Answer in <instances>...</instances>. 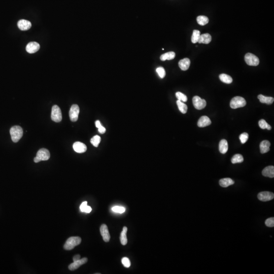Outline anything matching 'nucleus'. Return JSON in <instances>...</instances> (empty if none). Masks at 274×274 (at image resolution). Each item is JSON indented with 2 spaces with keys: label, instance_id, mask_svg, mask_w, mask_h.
Listing matches in <instances>:
<instances>
[{
  "label": "nucleus",
  "instance_id": "nucleus-1",
  "mask_svg": "<svg viewBox=\"0 0 274 274\" xmlns=\"http://www.w3.org/2000/svg\"><path fill=\"white\" fill-rule=\"evenodd\" d=\"M10 133L12 141L14 143L17 142L23 137V129L20 126H14L11 128Z\"/></svg>",
  "mask_w": 274,
  "mask_h": 274
},
{
  "label": "nucleus",
  "instance_id": "nucleus-2",
  "mask_svg": "<svg viewBox=\"0 0 274 274\" xmlns=\"http://www.w3.org/2000/svg\"><path fill=\"white\" fill-rule=\"evenodd\" d=\"M81 242V239L79 237H72L66 242L64 248L66 250H72Z\"/></svg>",
  "mask_w": 274,
  "mask_h": 274
},
{
  "label": "nucleus",
  "instance_id": "nucleus-3",
  "mask_svg": "<svg viewBox=\"0 0 274 274\" xmlns=\"http://www.w3.org/2000/svg\"><path fill=\"white\" fill-rule=\"evenodd\" d=\"M50 157V152L48 150L46 149L42 148L37 152L36 156L34 158V161L36 163H38L41 161H47Z\"/></svg>",
  "mask_w": 274,
  "mask_h": 274
},
{
  "label": "nucleus",
  "instance_id": "nucleus-4",
  "mask_svg": "<svg viewBox=\"0 0 274 274\" xmlns=\"http://www.w3.org/2000/svg\"><path fill=\"white\" fill-rule=\"evenodd\" d=\"M246 101L245 98L239 96L234 97L233 98H232L230 103V107L233 109L243 107L246 106Z\"/></svg>",
  "mask_w": 274,
  "mask_h": 274
},
{
  "label": "nucleus",
  "instance_id": "nucleus-5",
  "mask_svg": "<svg viewBox=\"0 0 274 274\" xmlns=\"http://www.w3.org/2000/svg\"><path fill=\"white\" fill-rule=\"evenodd\" d=\"M52 119L53 121L56 123H59L62 119V111L59 106L55 105L52 108Z\"/></svg>",
  "mask_w": 274,
  "mask_h": 274
},
{
  "label": "nucleus",
  "instance_id": "nucleus-6",
  "mask_svg": "<svg viewBox=\"0 0 274 274\" xmlns=\"http://www.w3.org/2000/svg\"><path fill=\"white\" fill-rule=\"evenodd\" d=\"M245 61L248 65L251 66H257L259 64L258 58L256 55L251 53L246 54L245 55Z\"/></svg>",
  "mask_w": 274,
  "mask_h": 274
},
{
  "label": "nucleus",
  "instance_id": "nucleus-7",
  "mask_svg": "<svg viewBox=\"0 0 274 274\" xmlns=\"http://www.w3.org/2000/svg\"><path fill=\"white\" fill-rule=\"evenodd\" d=\"M80 109L79 106L77 105H73L70 108L69 111V116L70 120L73 122H76L77 121L79 116Z\"/></svg>",
  "mask_w": 274,
  "mask_h": 274
},
{
  "label": "nucleus",
  "instance_id": "nucleus-8",
  "mask_svg": "<svg viewBox=\"0 0 274 274\" xmlns=\"http://www.w3.org/2000/svg\"><path fill=\"white\" fill-rule=\"evenodd\" d=\"M192 103L195 109L201 110L206 106L207 103L204 99H201L198 96H194L192 98Z\"/></svg>",
  "mask_w": 274,
  "mask_h": 274
},
{
  "label": "nucleus",
  "instance_id": "nucleus-9",
  "mask_svg": "<svg viewBox=\"0 0 274 274\" xmlns=\"http://www.w3.org/2000/svg\"><path fill=\"white\" fill-rule=\"evenodd\" d=\"M258 200L261 201H267L273 200L274 194L273 192L269 191H262L258 194Z\"/></svg>",
  "mask_w": 274,
  "mask_h": 274
},
{
  "label": "nucleus",
  "instance_id": "nucleus-10",
  "mask_svg": "<svg viewBox=\"0 0 274 274\" xmlns=\"http://www.w3.org/2000/svg\"><path fill=\"white\" fill-rule=\"evenodd\" d=\"M100 233L103 237V240L105 242H108L110 239V235L107 226L106 224H103L100 227Z\"/></svg>",
  "mask_w": 274,
  "mask_h": 274
},
{
  "label": "nucleus",
  "instance_id": "nucleus-11",
  "mask_svg": "<svg viewBox=\"0 0 274 274\" xmlns=\"http://www.w3.org/2000/svg\"><path fill=\"white\" fill-rule=\"evenodd\" d=\"M88 261V259L87 258H83L82 259H80L78 261L74 262L72 264H70L69 265V269L70 271H74V270L79 268L81 265H84V264H86Z\"/></svg>",
  "mask_w": 274,
  "mask_h": 274
},
{
  "label": "nucleus",
  "instance_id": "nucleus-12",
  "mask_svg": "<svg viewBox=\"0 0 274 274\" xmlns=\"http://www.w3.org/2000/svg\"><path fill=\"white\" fill-rule=\"evenodd\" d=\"M40 48V46L38 43L32 42L28 43L26 46V50L29 53H34L38 52Z\"/></svg>",
  "mask_w": 274,
  "mask_h": 274
},
{
  "label": "nucleus",
  "instance_id": "nucleus-13",
  "mask_svg": "<svg viewBox=\"0 0 274 274\" xmlns=\"http://www.w3.org/2000/svg\"><path fill=\"white\" fill-rule=\"evenodd\" d=\"M17 26L20 30H27L32 27V23L27 20H21L18 21Z\"/></svg>",
  "mask_w": 274,
  "mask_h": 274
},
{
  "label": "nucleus",
  "instance_id": "nucleus-14",
  "mask_svg": "<svg viewBox=\"0 0 274 274\" xmlns=\"http://www.w3.org/2000/svg\"><path fill=\"white\" fill-rule=\"evenodd\" d=\"M73 149L75 151L79 153L85 152L87 150V146L83 143L76 142L74 143L73 146Z\"/></svg>",
  "mask_w": 274,
  "mask_h": 274
},
{
  "label": "nucleus",
  "instance_id": "nucleus-15",
  "mask_svg": "<svg viewBox=\"0 0 274 274\" xmlns=\"http://www.w3.org/2000/svg\"><path fill=\"white\" fill-rule=\"evenodd\" d=\"M211 124V121L208 117L203 116L198 120L197 126L198 127H204L209 126Z\"/></svg>",
  "mask_w": 274,
  "mask_h": 274
},
{
  "label": "nucleus",
  "instance_id": "nucleus-16",
  "mask_svg": "<svg viewBox=\"0 0 274 274\" xmlns=\"http://www.w3.org/2000/svg\"><path fill=\"white\" fill-rule=\"evenodd\" d=\"M262 174L265 177H267L274 178V167L271 165L268 166L264 169L262 172Z\"/></svg>",
  "mask_w": 274,
  "mask_h": 274
},
{
  "label": "nucleus",
  "instance_id": "nucleus-17",
  "mask_svg": "<svg viewBox=\"0 0 274 274\" xmlns=\"http://www.w3.org/2000/svg\"><path fill=\"white\" fill-rule=\"evenodd\" d=\"M178 65H179L180 68L182 71H186L189 69V66L190 65V61L188 58H185L184 59H181L179 61Z\"/></svg>",
  "mask_w": 274,
  "mask_h": 274
},
{
  "label": "nucleus",
  "instance_id": "nucleus-18",
  "mask_svg": "<svg viewBox=\"0 0 274 274\" xmlns=\"http://www.w3.org/2000/svg\"><path fill=\"white\" fill-rule=\"evenodd\" d=\"M271 146V143L268 140H264L262 141L260 144L259 147L261 152L262 154L267 153L270 151V147Z\"/></svg>",
  "mask_w": 274,
  "mask_h": 274
},
{
  "label": "nucleus",
  "instance_id": "nucleus-19",
  "mask_svg": "<svg viewBox=\"0 0 274 274\" xmlns=\"http://www.w3.org/2000/svg\"><path fill=\"white\" fill-rule=\"evenodd\" d=\"M212 40V37L209 34H204L200 36V39L198 40L199 43L208 44L210 43Z\"/></svg>",
  "mask_w": 274,
  "mask_h": 274
},
{
  "label": "nucleus",
  "instance_id": "nucleus-20",
  "mask_svg": "<svg viewBox=\"0 0 274 274\" xmlns=\"http://www.w3.org/2000/svg\"><path fill=\"white\" fill-rule=\"evenodd\" d=\"M228 148L229 146L227 141L225 139L221 140L219 144V150L220 153L225 154L228 151Z\"/></svg>",
  "mask_w": 274,
  "mask_h": 274
},
{
  "label": "nucleus",
  "instance_id": "nucleus-21",
  "mask_svg": "<svg viewBox=\"0 0 274 274\" xmlns=\"http://www.w3.org/2000/svg\"><path fill=\"white\" fill-rule=\"evenodd\" d=\"M235 183L234 181L230 178H226L220 180L219 184L222 187H227Z\"/></svg>",
  "mask_w": 274,
  "mask_h": 274
},
{
  "label": "nucleus",
  "instance_id": "nucleus-22",
  "mask_svg": "<svg viewBox=\"0 0 274 274\" xmlns=\"http://www.w3.org/2000/svg\"><path fill=\"white\" fill-rule=\"evenodd\" d=\"M258 98L261 103H265L268 105L272 104L274 102V98L272 97H265L262 94L258 95Z\"/></svg>",
  "mask_w": 274,
  "mask_h": 274
},
{
  "label": "nucleus",
  "instance_id": "nucleus-23",
  "mask_svg": "<svg viewBox=\"0 0 274 274\" xmlns=\"http://www.w3.org/2000/svg\"><path fill=\"white\" fill-rule=\"evenodd\" d=\"M127 228L126 226H124L123 228V231L120 233V240L121 244L123 245H126L127 244V236H126V233H127Z\"/></svg>",
  "mask_w": 274,
  "mask_h": 274
},
{
  "label": "nucleus",
  "instance_id": "nucleus-24",
  "mask_svg": "<svg viewBox=\"0 0 274 274\" xmlns=\"http://www.w3.org/2000/svg\"><path fill=\"white\" fill-rule=\"evenodd\" d=\"M175 53L174 52H170L167 53H164L161 55L160 59L161 61H165V60H172L175 57Z\"/></svg>",
  "mask_w": 274,
  "mask_h": 274
},
{
  "label": "nucleus",
  "instance_id": "nucleus-25",
  "mask_svg": "<svg viewBox=\"0 0 274 274\" xmlns=\"http://www.w3.org/2000/svg\"><path fill=\"white\" fill-rule=\"evenodd\" d=\"M219 79L222 82H224L225 84H232L233 82V78L229 75L226 74H221L219 75Z\"/></svg>",
  "mask_w": 274,
  "mask_h": 274
},
{
  "label": "nucleus",
  "instance_id": "nucleus-26",
  "mask_svg": "<svg viewBox=\"0 0 274 274\" xmlns=\"http://www.w3.org/2000/svg\"><path fill=\"white\" fill-rule=\"evenodd\" d=\"M197 22L201 26H205L209 23V18L204 15L198 16L197 18Z\"/></svg>",
  "mask_w": 274,
  "mask_h": 274
},
{
  "label": "nucleus",
  "instance_id": "nucleus-27",
  "mask_svg": "<svg viewBox=\"0 0 274 274\" xmlns=\"http://www.w3.org/2000/svg\"><path fill=\"white\" fill-rule=\"evenodd\" d=\"M177 105L178 107L179 108V110L182 113H186L188 109L187 106L184 103L179 100H178L177 101Z\"/></svg>",
  "mask_w": 274,
  "mask_h": 274
},
{
  "label": "nucleus",
  "instance_id": "nucleus-28",
  "mask_svg": "<svg viewBox=\"0 0 274 274\" xmlns=\"http://www.w3.org/2000/svg\"><path fill=\"white\" fill-rule=\"evenodd\" d=\"M244 161L243 156L240 154H237L235 155L231 159V162L233 164L237 163H241Z\"/></svg>",
  "mask_w": 274,
  "mask_h": 274
},
{
  "label": "nucleus",
  "instance_id": "nucleus-29",
  "mask_svg": "<svg viewBox=\"0 0 274 274\" xmlns=\"http://www.w3.org/2000/svg\"><path fill=\"white\" fill-rule=\"evenodd\" d=\"M200 36H201V33L199 30H194L192 37H191V42L192 43L195 44L196 43L198 42Z\"/></svg>",
  "mask_w": 274,
  "mask_h": 274
},
{
  "label": "nucleus",
  "instance_id": "nucleus-30",
  "mask_svg": "<svg viewBox=\"0 0 274 274\" xmlns=\"http://www.w3.org/2000/svg\"><path fill=\"white\" fill-rule=\"evenodd\" d=\"M258 124H259V127H261V129H267L268 130H271L272 129L271 126H270V124H269L265 121V120H260L258 122Z\"/></svg>",
  "mask_w": 274,
  "mask_h": 274
},
{
  "label": "nucleus",
  "instance_id": "nucleus-31",
  "mask_svg": "<svg viewBox=\"0 0 274 274\" xmlns=\"http://www.w3.org/2000/svg\"><path fill=\"white\" fill-rule=\"evenodd\" d=\"M101 141V138L98 135H96L93 137L91 140V142L94 147H98V145L100 144Z\"/></svg>",
  "mask_w": 274,
  "mask_h": 274
},
{
  "label": "nucleus",
  "instance_id": "nucleus-32",
  "mask_svg": "<svg viewBox=\"0 0 274 274\" xmlns=\"http://www.w3.org/2000/svg\"><path fill=\"white\" fill-rule=\"evenodd\" d=\"M176 97L179 100L182 102H186L187 101V97L184 94L181 92H177L176 93Z\"/></svg>",
  "mask_w": 274,
  "mask_h": 274
},
{
  "label": "nucleus",
  "instance_id": "nucleus-33",
  "mask_svg": "<svg viewBox=\"0 0 274 274\" xmlns=\"http://www.w3.org/2000/svg\"><path fill=\"white\" fill-rule=\"evenodd\" d=\"M156 72L161 78H164L165 76V70L163 67H158L156 69Z\"/></svg>",
  "mask_w": 274,
  "mask_h": 274
},
{
  "label": "nucleus",
  "instance_id": "nucleus-34",
  "mask_svg": "<svg viewBox=\"0 0 274 274\" xmlns=\"http://www.w3.org/2000/svg\"><path fill=\"white\" fill-rule=\"evenodd\" d=\"M248 138L249 135L246 133H243L240 135L239 136L240 140L241 141V143H242V144L245 143L248 139Z\"/></svg>",
  "mask_w": 274,
  "mask_h": 274
},
{
  "label": "nucleus",
  "instance_id": "nucleus-35",
  "mask_svg": "<svg viewBox=\"0 0 274 274\" xmlns=\"http://www.w3.org/2000/svg\"><path fill=\"white\" fill-rule=\"evenodd\" d=\"M112 211L114 212L119 213H123L126 211V208L123 207H120V206H115L114 207L112 208Z\"/></svg>",
  "mask_w": 274,
  "mask_h": 274
},
{
  "label": "nucleus",
  "instance_id": "nucleus-36",
  "mask_svg": "<svg viewBox=\"0 0 274 274\" xmlns=\"http://www.w3.org/2000/svg\"><path fill=\"white\" fill-rule=\"evenodd\" d=\"M265 224L268 227H272L274 226V218L271 217L267 219L265 221Z\"/></svg>",
  "mask_w": 274,
  "mask_h": 274
},
{
  "label": "nucleus",
  "instance_id": "nucleus-37",
  "mask_svg": "<svg viewBox=\"0 0 274 274\" xmlns=\"http://www.w3.org/2000/svg\"><path fill=\"white\" fill-rule=\"evenodd\" d=\"M121 262H122V263H123V265H124V267H126V268H129V267L130 266V260H129V258H123L122 260H121Z\"/></svg>",
  "mask_w": 274,
  "mask_h": 274
},
{
  "label": "nucleus",
  "instance_id": "nucleus-38",
  "mask_svg": "<svg viewBox=\"0 0 274 274\" xmlns=\"http://www.w3.org/2000/svg\"><path fill=\"white\" fill-rule=\"evenodd\" d=\"M87 201H84V202H83L82 203V204L80 206V209L81 212H84V209H85L86 207L87 206Z\"/></svg>",
  "mask_w": 274,
  "mask_h": 274
},
{
  "label": "nucleus",
  "instance_id": "nucleus-39",
  "mask_svg": "<svg viewBox=\"0 0 274 274\" xmlns=\"http://www.w3.org/2000/svg\"><path fill=\"white\" fill-rule=\"evenodd\" d=\"M98 130L100 133H104L106 132V129L104 126H101L100 127H98Z\"/></svg>",
  "mask_w": 274,
  "mask_h": 274
},
{
  "label": "nucleus",
  "instance_id": "nucleus-40",
  "mask_svg": "<svg viewBox=\"0 0 274 274\" xmlns=\"http://www.w3.org/2000/svg\"><path fill=\"white\" fill-rule=\"evenodd\" d=\"M91 210H92V209H91V208L90 206H87L85 208V209H84V212H86V213H89L90 212H91Z\"/></svg>",
  "mask_w": 274,
  "mask_h": 274
},
{
  "label": "nucleus",
  "instance_id": "nucleus-41",
  "mask_svg": "<svg viewBox=\"0 0 274 274\" xmlns=\"http://www.w3.org/2000/svg\"><path fill=\"white\" fill-rule=\"evenodd\" d=\"M80 255L79 254L75 255V256H74V258H73V261H74V262H76V261H78V260L80 259Z\"/></svg>",
  "mask_w": 274,
  "mask_h": 274
},
{
  "label": "nucleus",
  "instance_id": "nucleus-42",
  "mask_svg": "<svg viewBox=\"0 0 274 274\" xmlns=\"http://www.w3.org/2000/svg\"><path fill=\"white\" fill-rule=\"evenodd\" d=\"M95 126L97 127V128H98V127H100L101 126V123H100V121L99 120H97V121L95 122Z\"/></svg>",
  "mask_w": 274,
  "mask_h": 274
}]
</instances>
